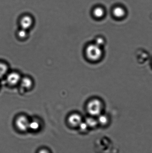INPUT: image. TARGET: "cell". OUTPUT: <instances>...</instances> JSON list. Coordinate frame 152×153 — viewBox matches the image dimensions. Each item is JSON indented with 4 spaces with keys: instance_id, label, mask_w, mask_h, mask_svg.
<instances>
[{
    "instance_id": "cell-2",
    "label": "cell",
    "mask_w": 152,
    "mask_h": 153,
    "mask_svg": "<svg viewBox=\"0 0 152 153\" xmlns=\"http://www.w3.org/2000/svg\"><path fill=\"white\" fill-rule=\"evenodd\" d=\"M86 54L88 59L91 61H95L100 59L102 56V51L101 47L95 43L87 46Z\"/></svg>"
},
{
    "instance_id": "cell-3",
    "label": "cell",
    "mask_w": 152,
    "mask_h": 153,
    "mask_svg": "<svg viewBox=\"0 0 152 153\" xmlns=\"http://www.w3.org/2000/svg\"><path fill=\"white\" fill-rule=\"evenodd\" d=\"M34 20L32 16L25 14L22 15L19 18L18 24L19 28L29 31L32 27L34 25Z\"/></svg>"
},
{
    "instance_id": "cell-11",
    "label": "cell",
    "mask_w": 152,
    "mask_h": 153,
    "mask_svg": "<svg viewBox=\"0 0 152 153\" xmlns=\"http://www.w3.org/2000/svg\"><path fill=\"white\" fill-rule=\"evenodd\" d=\"M113 13L115 17L117 18L123 17L125 16V10L124 9L121 7H117L114 9Z\"/></svg>"
},
{
    "instance_id": "cell-4",
    "label": "cell",
    "mask_w": 152,
    "mask_h": 153,
    "mask_svg": "<svg viewBox=\"0 0 152 153\" xmlns=\"http://www.w3.org/2000/svg\"><path fill=\"white\" fill-rule=\"evenodd\" d=\"M29 121L26 117L22 115L18 117L16 121V127L22 131H26L29 129Z\"/></svg>"
},
{
    "instance_id": "cell-14",
    "label": "cell",
    "mask_w": 152,
    "mask_h": 153,
    "mask_svg": "<svg viewBox=\"0 0 152 153\" xmlns=\"http://www.w3.org/2000/svg\"><path fill=\"white\" fill-rule=\"evenodd\" d=\"M104 9L101 7H97L93 10V15L95 17L97 18H102L104 15Z\"/></svg>"
},
{
    "instance_id": "cell-8",
    "label": "cell",
    "mask_w": 152,
    "mask_h": 153,
    "mask_svg": "<svg viewBox=\"0 0 152 153\" xmlns=\"http://www.w3.org/2000/svg\"><path fill=\"white\" fill-rule=\"evenodd\" d=\"M99 126L102 127L107 126L110 122L109 117L106 114L102 113L97 117Z\"/></svg>"
},
{
    "instance_id": "cell-15",
    "label": "cell",
    "mask_w": 152,
    "mask_h": 153,
    "mask_svg": "<svg viewBox=\"0 0 152 153\" xmlns=\"http://www.w3.org/2000/svg\"><path fill=\"white\" fill-rule=\"evenodd\" d=\"M40 127V123L36 120L29 121V129L33 131L38 130Z\"/></svg>"
},
{
    "instance_id": "cell-17",
    "label": "cell",
    "mask_w": 152,
    "mask_h": 153,
    "mask_svg": "<svg viewBox=\"0 0 152 153\" xmlns=\"http://www.w3.org/2000/svg\"></svg>"
},
{
    "instance_id": "cell-12",
    "label": "cell",
    "mask_w": 152,
    "mask_h": 153,
    "mask_svg": "<svg viewBox=\"0 0 152 153\" xmlns=\"http://www.w3.org/2000/svg\"><path fill=\"white\" fill-rule=\"evenodd\" d=\"M28 31L19 28L16 33V35L19 39L24 40L27 38L28 35Z\"/></svg>"
},
{
    "instance_id": "cell-10",
    "label": "cell",
    "mask_w": 152,
    "mask_h": 153,
    "mask_svg": "<svg viewBox=\"0 0 152 153\" xmlns=\"http://www.w3.org/2000/svg\"><path fill=\"white\" fill-rule=\"evenodd\" d=\"M21 86L22 88L28 89L31 88L32 85V81L30 78L25 77L21 78L20 82Z\"/></svg>"
},
{
    "instance_id": "cell-5",
    "label": "cell",
    "mask_w": 152,
    "mask_h": 153,
    "mask_svg": "<svg viewBox=\"0 0 152 153\" xmlns=\"http://www.w3.org/2000/svg\"><path fill=\"white\" fill-rule=\"evenodd\" d=\"M83 121L82 117L80 114L73 113L69 115L68 118V122L71 127H78Z\"/></svg>"
},
{
    "instance_id": "cell-13",
    "label": "cell",
    "mask_w": 152,
    "mask_h": 153,
    "mask_svg": "<svg viewBox=\"0 0 152 153\" xmlns=\"http://www.w3.org/2000/svg\"><path fill=\"white\" fill-rule=\"evenodd\" d=\"M78 128L79 130L81 133L85 134L88 132L90 130L89 127L88 126L87 124L84 121H83L80 125H79Z\"/></svg>"
},
{
    "instance_id": "cell-1",
    "label": "cell",
    "mask_w": 152,
    "mask_h": 153,
    "mask_svg": "<svg viewBox=\"0 0 152 153\" xmlns=\"http://www.w3.org/2000/svg\"><path fill=\"white\" fill-rule=\"evenodd\" d=\"M104 108L103 102L100 99L95 98L91 99L86 105L87 111L90 116L97 117L103 113Z\"/></svg>"
},
{
    "instance_id": "cell-7",
    "label": "cell",
    "mask_w": 152,
    "mask_h": 153,
    "mask_svg": "<svg viewBox=\"0 0 152 153\" xmlns=\"http://www.w3.org/2000/svg\"><path fill=\"white\" fill-rule=\"evenodd\" d=\"M96 117L90 116L87 117L84 121L87 124L90 129H94L99 126L97 118Z\"/></svg>"
},
{
    "instance_id": "cell-16",
    "label": "cell",
    "mask_w": 152,
    "mask_h": 153,
    "mask_svg": "<svg viewBox=\"0 0 152 153\" xmlns=\"http://www.w3.org/2000/svg\"><path fill=\"white\" fill-rule=\"evenodd\" d=\"M105 43V41L103 39L101 38V37H98L96 39V41H95V44L98 45L101 47V46L103 45Z\"/></svg>"
},
{
    "instance_id": "cell-6",
    "label": "cell",
    "mask_w": 152,
    "mask_h": 153,
    "mask_svg": "<svg viewBox=\"0 0 152 153\" xmlns=\"http://www.w3.org/2000/svg\"><path fill=\"white\" fill-rule=\"evenodd\" d=\"M7 81L9 85H15L20 82L21 77L20 75L16 72L7 73Z\"/></svg>"
},
{
    "instance_id": "cell-9",
    "label": "cell",
    "mask_w": 152,
    "mask_h": 153,
    "mask_svg": "<svg viewBox=\"0 0 152 153\" xmlns=\"http://www.w3.org/2000/svg\"><path fill=\"white\" fill-rule=\"evenodd\" d=\"M8 70V64L5 61L0 60V79L7 75Z\"/></svg>"
}]
</instances>
